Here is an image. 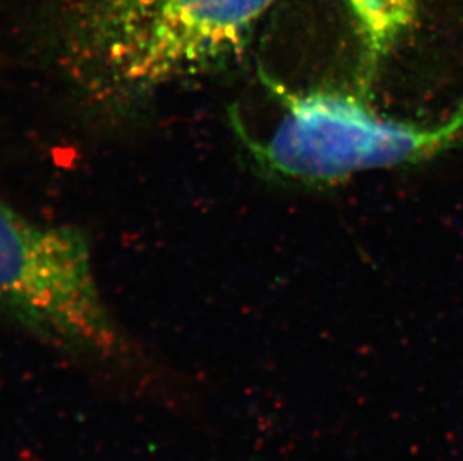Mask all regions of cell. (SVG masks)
<instances>
[{
	"mask_svg": "<svg viewBox=\"0 0 463 461\" xmlns=\"http://www.w3.org/2000/svg\"><path fill=\"white\" fill-rule=\"evenodd\" d=\"M0 310L47 340L109 355L120 346L80 230L24 218L0 201Z\"/></svg>",
	"mask_w": 463,
	"mask_h": 461,
	"instance_id": "cell-2",
	"label": "cell"
},
{
	"mask_svg": "<svg viewBox=\"0 0 463 461\" xmlns=\"http://www.w3.org/2000/svg\"><path fill=\"white\" fill-rule=\"evenodd\" d=\"M462 127L463 111L447 127L421 129L380 118L350 96L309 93L289 100L275 131L258 147V157L287 179L337 182L419 161Z\"/></svg>",
	"mask_w": 463,
	"mask_h": 461,
	"instance_id": "cell-3",
	"label": "cell"
},
{
	"mask_svg": "<svg viewBox=\"0 0 463 461\" xmlns=\"http://www.w3.org/2000/svg\"><path fill=\"white\" fill-rule=\"evenodd\" d=\"M279 0H71L61 54L75 83L107 105L222 70Z\"/></svg>",
	"mask_w": 463,
	"mask_h": 461,
	"instance_id": "cell-1",
	"label": "cell"
}]
</instances>
